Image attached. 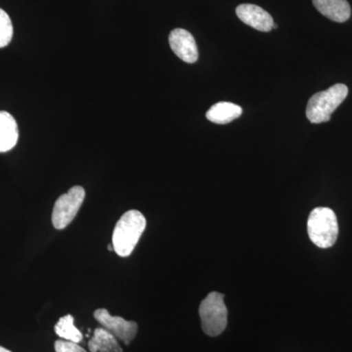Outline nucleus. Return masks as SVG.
Instances as JSON below:
<instances>
[{
	"mask_svg": "<svg viewBox=\"0 0 352 352\" xmlns=\"http://www.w3.org/2000/svg\"><path fill=\"white\" fill-rule=\"evenodd\" d=\"M322 15L337 23L346 22L351 18V8L346 0H312Z\"/></svg>",
	"mask_w": 352,
	"mask_h": 352,
	"instance_id": "nucleus-9",
	"label": "nucleus"
},
{
	"mask_svg": "<svg viewBox=\"0 0 352 352\" xmlns=\"http://www.w3.org/2000/svg\"><path fill=\"white\" fill-rule=\"evenodd\" d=\"M146 228L144 215L131 210L120 217L113 233V251L118 256L126 258L131 256Z\"/></svg>",
	"mask_w": 352,
	"mask_h": 352,
	"instance_id": "nucleus-1",
	"label": "nucleus"
},
{
	"mask_svg": "<svg viewBox=\"0 0 352 352\" xmlns=\"http://www.w3.org/2000/svg\"><path fill=\"white\" fill-rule=\"evenodd\" d=\"M236 13L243 23L259 32H267L273 29V18L261 7L254 4H241L236 9Z\"/></svg>",
	"mask_w": 352,
	"mask_h": 352,
	"instance_id": "nucleus-8",
	"label": "nucleus"
},
{
	"mask_svg": "<svg viewBox=\"0 0 352 352\" xmlns=\"http://www.w3.org/2000/svg\"><path fill=\"white\" fill-rule=\"evenodd\" d=\"M170 45L171 50L186 63L193 64L199 58L198 47L195 38L191 32L184 29H175L170 34Z\"/></svg>",
	"mask_w": 352,
	"mask_h": 352,
	"instance_id": "nucleus-7",
	"label": "nucleus"
},
{
	"mask_svg": "<svg viewBox=\"0 0 352 352\" xmlns=\"http://www.w3.org/2000/svg\"><path fill=\"white\" fill-rule=\"evenodd\" d=\"M201 328L210 337H217L226 330L227 326V307L224 296L217 292L208 294L199 308Z\"/></svg>",
	"mask_w": 352,
	"mask_h": 352,
	"instance_id": "nucleus-4",
	"label": "nucleus"
},
{
	"mask_svg": "<svg viewBox=\"0 0 352 352\" xmlns=\"http://www.w3.org/2000/svg\"><path fill=\"white\" fill-rule=\"evenodd\" d=\"M243 109L230 102H219L214 104L207 112V119L217 124H226L238 119L242 115Z\"/></svg>",
	"mask_w": 352,
	"mask_h": 352,
	"instance_id": "nucleus-11",
	"label": "nucleus"
},
{
	"mask_svg": "<svg viewBox=\"0 0 352 352\" xmlns=\"http://www.w3.org/2000/svg\"><path fill=\"white\" fill-rule=\"evenodd\" d=\"M310 240L321 249H328L335 244L339 235L337 215L329 208H316L307 221Z\"/></svg>",
	"mask_w": 352,
	"mask_h": 352,
	"instance_id": "nucleus-3",
	"label": "nucleus"
},
{
	"mask_svg": "<svg viewBox=\"0 0 352 352\" xmlns=\"http://www.w3.org/2000/svg\"><path fill=\"white\" fill-rule=\"evenodd\" d=\"M56 352H87L78 344L69 340H56L55 342Z\"/></svg>",
	"mask_w": 352,
	"mask_h": 352,
	"instance_id": "nucleus-15",
	"label": "nucleus"
},
{
	"mask_svg": "<svg viewBox=\"0 0 352 352\" xmlns=\"http://www.w3.org/2000/svg\"><path fill=\"white\" fill-rule=\"evenodd\" d=\"M85 191L82 186H74L57 199L52 212V223L58 230L66 228L82 207Z\"/></svg>",
	"mask_w": 352,
	"mask_h": 352,
	"instance_id": "nucleus-5",
	"label": "nucleus"
},
{
	"mask_svg": "<svg viewBox=\"0 0 352 352\" xmlns=\"http://www.w3.org/2000/svg\"><path fill=\"white\" fill-rule=\"evenodd\" d=\"M94 318L117 339L129 344L138 333V326L134 321H126L119 316H112L107 309L100 308L94 312Z\"/></svg>",
	"mask_w": 352,
	"mask_h": 352,
	"instance_id": "nucleus-6",
	"label": "nucleus"
},
{
	"mask_svg": "<svg viewBox=\"0 0 352 352\" xmlns=\"http://www.w3.org/2000/svg\"><path fill=\"white\" fill-rule=\"evenodd\" d=\"M19 139V129L11 113L0 111V153L12 150Z\"/></svg>",
	"mask_w": 352,
	"mask_h": 352,
	"instance_id": "nucleus-10",
	"label": "nucleus"
},
{
	"mask_svg": "<svg viewBox=\"0 0 352 352\" xmlns=\"http://www.w3.org/2000/svg\"><path fill=\"white\" fill-rule=\"evenodd\" d=\"M55 333L62 339L76 342V344L82 342L83 338L82 333L74 324V317L69 314L60 318L55 325Z\"/></svg>",
	"mask_w": 352,
	"mask_h": 352,
	"instance_id": "nucleus-13",
	"label": "nucleus"
},
{
	"mask_svg": "<svg viewBox=\"0 0 352 352\" xmlns=\"http://www.w3.org/2000/svg\"><path fill=\"white\" fill-rule=\"evenodd\" d=\"M108 250H109V251H113V244L108 245Z\"/></svg>",
	"mask_w": 352,
	"mask_h": 352,
	"instance_id": "nucleus-17",
	"label": "nucleus"
},
{
	"mask_svg": "<svg viewBox=\"0 0 352 352\" xmlns=\"http://www.w3.org/2000/svg\"><path fill=\"white\" fill-rule=\"evenodd\" d=\"M90 352H122L117 338L104 328L95 329L94 338L88 342Z\"/></svg>",
	"mask_w": 352,
	"mask_h": 352,
	"instance_id": "nucleus-12",
	"label": "nucleus"
},
{
	"mask_svg": "<svg viewBox=\"0 0 352 352\" xmlns=\"http://www.w3.org/2000/svg\"><path fill=\"white\" fill-rule=\"evenodd\" d=\"M0 352H11L8 349H4V347L0 346Z\"/></svg>",
	"mask_w": 352,
	"mask_h": 352,
	"instance_id": "nucleus-16",
	"label": "nucleus"
},
{
	"mask_svg": "<svg viewBox=\"0 0 352 352\" xmlns=\"http://www.w3.org/2000/svg\"><path fill=\"white\" fill-rule=\"evenodd\" d=\"M347 94L349 88L342 83H337L325 91L317 92L307 103L308 120L312 124L329 122L332 113L344 101Z\"/></svg>",
	"mask_w": 352,
	"mask_h": 352,
	"instance_id": "nucleus-2",
	"label": "nucleus"
},
{
	"mask_svg": "<svg viewBox=\"0 0 352 352\" xmlns=\"http://www.w3.org/2000/svg\"><path fill=\"white\" fill-rule=\"evenodd\" d=\"M13 38L12 21L6 11L0 8V48L6 47Z\"/></svg>",
	"mask_w": 352,
	"mask_h": 352,
	"instance_id": "nucleus-14",
	"label": "nucleus"
}]
</instances>
